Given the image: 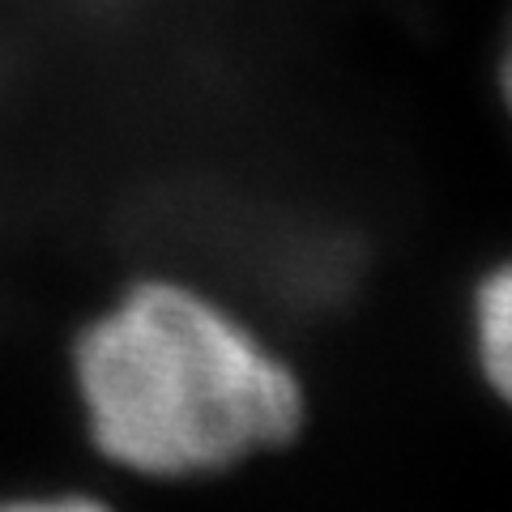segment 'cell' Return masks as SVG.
<instances>
[{
	"instance_id": "cell-2",
	"label": "cell",
	"mask_w": 512,
	"mask_h": 512,
	"mask_svg": "<svg viewBox=\"0 0 512 512\" xmlns=\"http://www.w3.org/2000/svg\"><path fill=\"white\" fill-rule=\"evenodd\" d=\"M474 325H478V359H483V372L512 406V265L495 269L483 282Z\"/></svg>"
},
{
	"instance_id": "cell-3",
	"label": "cell",
	"mask_w": 512,
	"mask_h": 512,
	"mask_svg": "<svg viewBox=\"0 0 512 512\" xmlns=\"http://www.w3.org/2000/svg\"><path fill=\"white\" fill-rule=\"evenodd\" d=\"M0 512H111L103 500L90 495H26V500H5Z\"/></svg>"
},
{
	"instance_id": "cell-1",
	"label": "cell",
	"mask_w": 512,
	"mask_h": 512,
	"mask_svg": "<svg viewBox=\"0 0 512 512\" xmlns=\"http://www.w3.org/2000/svg\"><path fill=\"white\" fill-rule=\"evenodd\" d=\"M94 448L150 478H197L286 444L303 389L274 346L210 291L171 274L128 282L73 342Z\"/></svg>"
},
{
	"instance_id": "cell-4",
	"label": "cell",
	"mask_w": 512,
	"mask_h": 512,
	"mask_svg": "<svg viewBox=\"0 0 512 512\" xmlns=\"http://www.w3.org/2000/svg\"><path fill=\"white\" fill-rule=\"evenodd\" d=\"M504 86H508V107H512V52H508V69H504Z\"/></svg>"
}]
</instances>
